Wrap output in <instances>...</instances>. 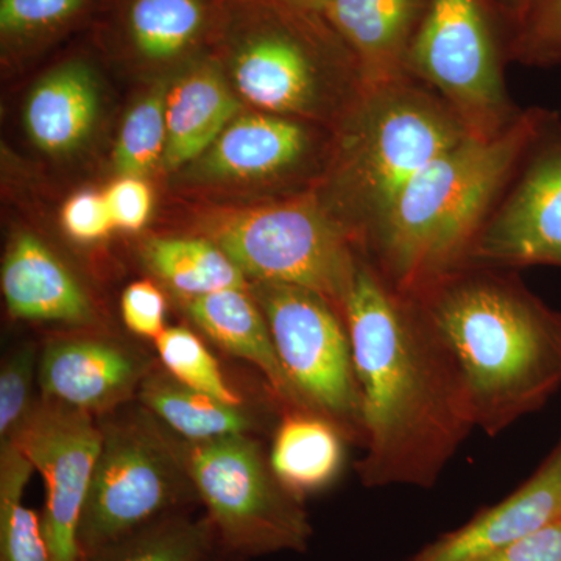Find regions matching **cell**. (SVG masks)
<instances>
[{
	"label": "cell",
	"instance_id": "cell-37",
	"mask_svg": "<svg viewBox=\"0 0 561 561\" xmlns=\"http://www.w3.org/2000/svg\"><path fill=\"white\" fill-rule=\"evenodd\" d=\"M284 2L290 3V5L298 7V9L316 11L321 13L330 0H284Z\"/></svg>",
	"mask_w": 561,
	"mask_h": 561
},
{
	"label": "cell",
	"instance_id": "cell-27",
	"mask_svg": "<svg viewBox=\"0 0 561 561\" xmlns=\"http://www.w3.org/2000/svg\"><path fill=\"white\" fill-rule=\"evenodd\" d=\"M165 103L168 90L160 83L125 117L114 149V168L121 176L144 179L158 161L164 160L168 142Z\"/></svg>",
	"mask_w": 561,
	"mask_h": 561
},
{
	"label": "cell",
	"instance_id": "cell-21",
	"mask_svg": "<svg viewBox=\"0 0 561 561\" xmlns=\"http://www.w3.org/2000/svg\"><path fill=\"white\" fill-rule=\"evenodd\" d=\"M342 431L324 416L289 412L280 421L271 453L276 478L302 496L330 485L343 465Z\"/></svg>",
	"mask_w": 561,
	"mask_h": 561
},
{
	"label": "cell",
	"instance_id": "cell-1",
	"mask_svg": "<svg viewBox=\"0 0 561 561\" xmlns=\"http://www.w3.org/2000/svg\"><path fill=\"white\" fill-rule=\"evenodd\" d=\"M362 394L367 486L432 489L476 427L459 362L415 295L360 253L343 302Z\"/></svg>",
	"mask_w": 561,
	"mask_h": 561
},
{
	"label": "cell",
	"instance_id": "cell-17",
	"mask_svg": "<svg viewBox=\"0 0 561 561\" xmlns=\"http://www.w3.org/2000/svg\"><path fill=\"white\" fill-rule=\"evenodd\" d=\"M311 149V135L300 122L278 114H247L225 128L203 165L219 179H280L308 161Z\"/></svg>",
	"mask_w": 561,
	"mask_h": 561
},
{
	"label": "cell",
	"instance_id": "cell-7",
	"mask_svg": "<svg viewBox=\"0 0 561 561\" xmlns=\"http://www.w3.org/2000/svg\"><path fill=\"white\" fill-rule=\"evenodd\" d=\"M497 18L490 0H430L409 51V76L431 88L472 138H494L522 114L505 87Z\"/></svg>",
	"mask_w": 561,
	"mask_h": 561
},
{
	"label": "cell",
	"instance_id": "cell-19",
	"mask_svg": "<svg viewBox=\"0 0 561 561\" xmlns=\"http://www.w3.org/2000/svg\"><path fill=\"white\" fill-rule=\"evenodd\" d=\"M99 113V88L87 66L72 62L55 69L33 88L25 103L28 136L46 153L79 147L90 135Z\"/></svg>",
	"mask_w": 561,
	"mask_h": 561
},
{
	"label": "cell",
	"instance_id": "cell-20",
	"mask_svg": "<svg viewBox=\"0 0 561 561\" xmlns=\"http://www.w3.org/2000/svg\"><path fill=\"white\" fill-rule=\"evenodd\" d=\"M239 106L227 81L214 70H194L176 81L165 103V168L179 169L208 151Z\"/></svg>",
	"mask_w": 561,
	"mask_h": 561
},
{
	"label": "cell",
	"instance_id": "cell-12",
	"mask_svg": "<svg viewBox=\"0 0 561 561\" xmlns=\"http://www.w3.org/2000/svg\"><path fill=\"white\" fill-rule=\"evenodd\" d=\"M321 21L323 14L308 35L297 25L275 27L245 44L234 65L236 84L245 101L278 116L321 113L324 72L311 38Z\"/></svg>",
	"mask_w": 561,
	"mask_h": 561
},
{
	"label": "cell",
	"instance_id": "cell-30",
	"mask_svg": "<svg viewBox=\"0 0 561 561\" xmlns=\"http://www.w3.org/2000/svg\"><path fill=\"white\" fill-rule=\"evenodd\" d=\"M38 351L22 346L10 354L0 371V442L2 445L21 430L31 415L33 379L38 375Z\"/></svg>",
	"mask_w": 561,
	"mask_h": 561
},
{
	"label": "cell",
	"instance_id": "cell-11",
	"mask_svg": "<svg viewBox=\"0 0 561 561\" xmlns=\"http://www.w3.org/2000/svg\"><path fill=\"white\" fill-rule=\"evenodd\" d=\"M467 264L561 267V124H549L491 213ZM465 264V265H467Z\"/></svg>",
	"mask_w": 561,
	"mask_h": 561
},
{
	"label": "cell",
	"instance_id": "cell-16",
	"mask_svg": "<svg viewBox=\"0 0 561 561\" xmlns=\"http://www.w3.org/2000/svg\"><path fill=\"white\" fill-rule=\"evenodd\" d=\"M2 291L16 319L83 324L92 319L90 298L72 273L36 236L20 234L2 264Z\"/></svg>",
	"mask_w": 561,
	"mask_h": 561
},
{
	"label": "cell",
	"instance_id": "cell-8",
	"mask_svg": "<svg viewBox=\"0 0 561 561\" xmlns=\"http://www.w3.org/2000/svg\"><path fill=\"white\" fill-rule=\"evenodd\" d=\"M213 241L256 283L317 291L342 313L362 250L316 194L236 214Z\"/></svg>",
	"mask_w": 561,
	"mask_h": 561
},
{
	"label": "cell",
	"instance_id": "cell-2",
	"mask_svg": "<svg viewBox=\"0 0 561 561\" xmlns=\"http://www.w3.org/2000/svg\"><path fill=\"white\" fill-rule=\"evenodd\" d=\"M459 362L476 427L494 437L561 387V312L512 271L461 265L415 294Z\"/></svg>",
	"mask_w": 561,
	"mask_h": 561
},
{
	"label": "cell",
	"instance_id": "cell-5",
	"mask_svg": "<svg viewBox=\"0 0 561 561\" xmlns=\"http://www.w3.org/2000/svg\"><path fill=\"white\" fill-rule=\"evenodd\" d=\"M180 446L217 548L238 557L308 549L312 526L301 497L276 478L249 434Z\"/></svg>",
	"mask_w": 561,
	"mask_h": 561
},
{
	"label": "cell",
	"instance_id": "cell-24",
	"mask_svg": "<svg viewBox=\"0 0 561 561\" xmlns=\"http://www.w3.org/2000/svg\"><path fill=\"white\" fill-rule=\"evenodd\" d=\"M35 471L13 442L0 451V561H54L43 519L24 504V491Z\"/></svg>",
	"mask_w": 561,
	"mask_h": 561
},
{
	"label": "cell",
	"instance_id": "cell-23",
	"mask_svg": "<svg viewBox=\"0 0 561 561\" xmlns=\"http://www.w3.org/2000/svg\"><path fill=\"white\" fill-rule=\"evenodd\" d=\"M144 260L158 278L187 300L214 291L249 289L241 268L208 239H151L144 249Z\"/></svg>",
	"mask_w": 561,
	"mask_h": 561
},
{
	"label": "cell",
	"instance_id": "cell-38",
	"mask_svg": "<svg viewBox=\"0 0 561 561\" xmlns=\"http://www.w3.org/2000/svg\"><path fill=\"white\" fill-rule=\"evenodd\" d=\"M214 551H216V549H214ZM214 551L209 553L208 559H206L205 561H217V560H214V559H213Z\"/></svg>",
	"mask_w": 561,
	"mask_h": 561
},
{
	"label": "cell",
	"instance_id": "cell-29",
	"mask_svg": "<svg viewBox=\"0 0 561 561\" xmlns=\"http://www.w3.org/2000/svg\"><path fill=\"white\" fill-rule=\"evenodd\" d=\"M505 51L523 65L561 61V0H530L522 20L508 28Z\"/></svg>",
	"mask_w": 561,
	"mask_h": 561
},
{
	"label": "cell",
	"instance_id": "cell-3",
	"mask_svg": "<svg viewBox=\"0 0 561 561\" xmlns=\"http://www.w3.org/2000/svg\"><path fill=\"white\" fill-rule=\"evenodd\" d=\"M556 116L522 111L501 135L467 136L413 176L364 245L394 289L419 294L467 264L491 213Z\"/></svg>",
	"mask_w": 561,
	"mask_h": 561
},
{
	"label": "cell",
	"instance_id": "cell-34",
	"mask_svg": "<svg viewBox=\"0 0 561 561\" xmlns=\"http://www.w3.org/2000/svg\"><path fill=\"white\" fill-rule=\"evenodd\" d=\"M62 227L70 238L80 242H94L114 230L105 195L84 191L66 202L61 213Z\"/></svg>",
	"mask_w": 561,
	"mask_h": 561
},
{
	"label": "cell",
	"instance_id": "cell-6",
	"mask_svg": "<svg viewBox=\"0 0 561 561\" xmlns=\"http://www.w3.org/2000/svg\"><path fill=\"white\" fill-rule=\"evenodd\" d=\"M102 448L79 526L81 560L180 515L197 491L181 446L144 415L102 426Z\"/></svg>",
	"mask_w": 561,
	"mask_h": 561
},
{
	"label": "cell",
	"instance_id": "cell-31",
	"mask_svg": "<svg viewBox=\"0 0 561 561\" xmlns=\"http://www.w3.org/2000/svg\"><path fill=\"white\" fill-rule=\"evenodd\" d=\"M84 0H0V28L3 33H28L54 27L69 20Z\"/></svg>",
	"mask_w": 561,
	"mask_h": 561
},
{
	"label": "cell",
	"instance_id": "cell-4",
	"mask_svg": "<svg viewBox=\"0 0 561 561\" xmlns=\"http://www.w3.org/2000/svg\"><path fill=\"white\" fill-rule=\"evenodd\" d=\"M346 124L341 194L324 209L364 251L368 236L413 176L470 133L431 88L411 76L365 88Z\"/></svg>",
	"mask_w": 561,
	"mask_h": 561
},
{
	"label": "cell",
	"instance_id": "cell-13",
	"mask_svg": "<svg viewBox=\"0 0 561 561\" xmlns=\"http://www.w3.org/2000/svg\"><path fill=\"white\" fill-rule=\"evenodd\" d=\"M557 522H561V438L515 493L431 542L411 561H481Z\"/></svg>",
	"mask_w": 561,
	"mask_h": 561
},
{
	"label": "cell",
	"instance_id": "cell-32",
	"mask_svg": "<svg viewBox=\"0 0 561 561\" xmlns=\"http://www.w3.org/2000/svg\"><path fill=\"white\" fill-rule=\"evenodd\" d=\"M122 319L139 337L157 341L165 328V298L151 280L131 283L122 294Z\"/></svg>",
	"mask_w": 561,
	"mask_h": 561
},
{
	"label": "cell",
	"instance_id": "cell-33",
	"mask_svg": "<svg viewBox=\"0 0 561 561\" xmlns=\"http://www.w3.org/2000/svg\"><path fill=\"white\" fill-rule=\"evenodd\" d=\"M114 228L136 232L146 227L153 210L149 184L138 176H121L105 192Z\"/></svg>",
	"mask_w": 561,
	"mask_h": 561
},
{
	"label": "cell",
	"instance_id": "cell-14",
	"mask_svg": "<svg viewBox=\"0 0 561 561\" xmlns=\"http://www.w3.org/2000/svg\"><path fill=\"white\" fill-rule=\"evenodd\" d=\"M138 354L98 339L50 343L41 354L44 397L84 412H105L127 400L146 379Z\"/></svg>",
	"mask_w": 561,
	"mask_h": 561
},
{
	"label": "cell",
	"instance_id": "cell-36",
	"mask_svg": "<svg viewBox=\"0 0 561 561\" xmlns=\"http://www.w3.org/2000/svg\"><path fill=\"white\" fill-rule=\"evenodd\" d=\"M494 10L500 13L501 20L511 28L516 24L529 5L530 0H490Z\"/></svg>",
	"mask_w": 561,
	"mask_h": 561
},
{
	"label": "cell",
	"instance_id": "cell-9",
	"mask_svg": "<svg viewBox=\"0 0 561 561\" xmlns=\"http://www.w3.org/2000/svg\"><path fill=\"white\" fill-rule=\"evenodd\" d=\"M253 297L295 390L345 438L365 445L360 387L342 313L317 291L289 284L256 283Z\"/></svg>",
	"mask_w": 561,
	"mask_h": 561
},
{
	"label": "cell",
	"instance_id": "cell-18",
	"mask_svg": "<svg viewBox=\"0 0 561 561\" xmlns=\"http://www.w3.org/2000/svg\"><path fill=\"white\" fill-rule=\"evenodd\" d=\"M191 320L220 348L249 360L264 375L272 393L289 412H311L291 386L275 345L267 320L249 289H228L187 301Z\"/></svg>",
	"mask_w": 561,
	"mask_h": 561
},
{
	"label": "cell",
	"instance_id": "cell-10",
	"mask_svg": "<svg viewBox=\"0 0 561 561\" xmlns=\"http://www.w3.org/2000/svg\"><path fill=\"white\" fill-rule=\"evenodd\" d=\"M90 412L44 400L13 442L46 483L43 529L54 561H81L79 526L102 448ZM9 442V443H10ZM7 445V443H5Z\"/></svg>",
	"mask_w": 561,
	"mask_h": 561
},
{
	"label": "cell",
	"instance_id": "cell-35",
	"mask_svg": "<svg viewBox=\"0 0 561 561\" xmlns=\"http://www.w3.org/2000/svg\"><path fill=\"white\" fill-rule=\"evenodd\" d=\"M481 561H561V522L542 527Z\"/></svg>",
	"mask_w": 561,
	"mask_h": 561
},
{
	"label": "cell",
	"instance_id": "cell-26",
	"mask_svg": "<svg viewBox=\"0 0 561 561\" xmlns=\"http://www.w3.org/2000/svg\"><path fill=\"white\" fill-rule=\"evenodd\" d=\"M203 18L201 0H135L131 38L147 58L168 60L190 46L201 32Z\"/></svg>",
	"mask_w": 561,
	"mask_h": 561
},
{
	"label": "cell",
	"instance_id": "cell-25",
	"mask_svg": "<svg viewBox=\"0 0 561 561\" xmlns=\"http://www.w3.org/2000/svg\"><path fill=\"white\" fill-rule=\"evenodd\" d=\"M216 546L208 516L192 518L180 513L81 561H205Z\"/></svg>",
	"mask_w": 561,
	"mask_h": 561
},
{
	"label": "cell",
	"instance_id": "cell-28",
	"mask_svg": "<svg viewBox=\"0 0 561 561\" xmlns=\"http://www.w3.org/2000/svg\"><path fill=\"white\" fill-rule=\"evenodd\" d=\"M154 345L162 365L175 381L227 404L242 405V398L225 381L219 362L194 332L186 328H168Z\"/></svg>",
	"mask_w": 561,
	"mask_h": 561
},
{
	"label": "cell",
	"instance_id": "cell-22",
	"mask_svg": "<svg viewBox=\"0 0 561 561\" xmlns=\"http://www.w3.org/2000/svg\"><path fill=\"white\" fill-rule=\"evenodd\" d=\"M147 411L184 442L202 443L249 434L254 421L242 405L192 390L171 375H147L139 391Z\"/></svg>",
	"mask_w": 561,
	"mask_h": 561
},
{
	"label": "cell",
	"instance_id": "cell-15",
	"mask_svg": "<svg viewBox=\"0 0 561 561\" xmlns=\"http://www.w3.org/2000/svg\"><path fill=\"white\" fill-rule=\"evenodd\" d=\"M430 0H330L321 10L359 68L365 88L400 80Z\"/></svg>",
	"mask_w": 561,
	"mask_h": 561
}]
</instances>
